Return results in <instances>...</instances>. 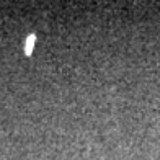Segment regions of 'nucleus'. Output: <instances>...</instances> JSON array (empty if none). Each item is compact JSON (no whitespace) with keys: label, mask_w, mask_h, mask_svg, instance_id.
Instances as JSON below:
<instances>
[{"label":"nucleus","mask_w":160,"mask_h":160,"mask_svg":"<svg viewBox=\"0 0 160 160\" xmlns=\"http://www.w3.org/2000/svg\"><path fill=\"white\" fill-rule=\"evenodd\" d=\"M34 39H36V38H34V36L31 34L30 38H28V41H26V52H28V54H30V52H31V49H33V44H34Z\"/></svg>","instance_id":"1"}]
</instances>
